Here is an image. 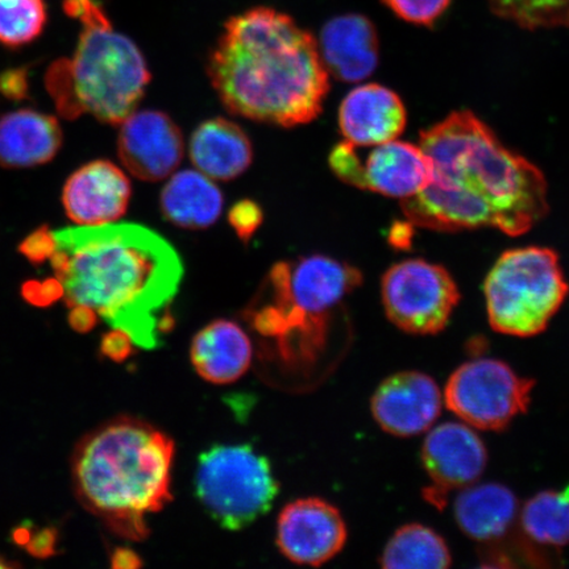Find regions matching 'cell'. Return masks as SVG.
Here are the masks:
<instances>
[{
  "label": "cell",
  "instance_id": "cell-1",
  "mask_svg": "<svg viewBox=\"0 0 569 569\" xmlns=\"http://www.w3.org/2000/svg\"><path fill=\"white\" fill-rule=\"evenodd\" d=\"M419 147L431 160L432 180L401 201L410 226L448 232L493 227L519 237L549 211L543 173L472 112H453L422 131Z\"/></svg>",
  "mask_w": 569,
  "mask_h": 569
},
{
  "label": "cell",
  "instance_id": "cell-2",
  "mask_svg": "<svg viewBox=\"0 0 569 569\" xmlns=\"http://www.w3.org/2000/svg\"><path fill=\"white\" fill-rule=\"evenodd\" d=\"M49 261L69 308L87 306L131 337L158 348L173 327L169 309L180 290V254L144 226L109 223L51 230Z\"/></svg>",
  "mask_w": 569,
  "mask_h": 569
},
{
  "label": "cell",
  "instance_id": "cell-3",
  "mask_svg": "<svg viewBox=\"0 0 569 569\" xmlns=\"http://www.w3.org/2000/svg\"><path fill=\"white\" fill-rule=\"evenodd\" d=\"M209 74L227 110L282 127L315 120L330 89L315 36L268 7L227 21Z\"/></svg>",
  "mask_w": 569,
  "mask_h": 569
},
{
  "label": "cell",
  "instance_id": "cell-4",
  "mask_svg": "<svg viewBox=\"0 0 569 569\" xmlns=\"http://www.w3.org/2000/svg\"><path fill=\"white\" fill-rule=\"evenodd\" d=\"M176 445L138 418L119 417L77 445L71 475L78 500L117 536H149L148 517L172 501Z\"/></svg>",
  "mask_w": 569,
  "mask_h": 569
},
{
  "label": "cell",
  "instance_id": "cell-5",
  "mask_svg": "<svg viewBox=\"0 0 569 569\" xmlns=\"http://www.w3.org/2000/svg\"><path fill=\"white\" fill-rule=\"evenodd\" d=\"M63 10L82 26L71 60L53 63L48 89L63 117L89 113L120 124L137 111L151 73L131 39L113 30L101 0H63Z\"/></svg>",
  "mask_w": 569,
  "mask_h": 569
},
{
  "label": "cell",
  "instance_id": "cell-6",
  "mask_svg": "<svg viewBox=\"0 0 569 569\" xmlns=\"http://www.w3.org/2000/svg\"><path fill=\"white\" fill-rule=\"evenodd\" d=\"M360 270L323 254L280 262L269 273L267 303L276 346L309 359L325 350L330 317L360 287Z\"/></svg>",
  "mask_w": 569,
  "mask_h": 569
},
{
  "label": "cell",
  "instance_id": "cell-7",
  "mask_svg": "<svg viewBox=\"0 0 569 569\" xmlns=\"http://www.w3.org/2000/svg\"><path fill=\"white\" fill-rule=\"evenodd\" d=\"M490 326L502 336L532 338L549 327L569 293L558 254L550 248L511 249L483 284Z\"/></svg>",
  "mask_w": 569,
  "mask_h": 569
},
{
  "label": "cell",
  "instance_id": "cell-8",
  "mask_svg": "<svg viewBox=\"0 0 569 569\" xmlns=\"http://www.w3.org/2000/svg\"><path fill=\"white\" fill-rule=\"evenodd\" d=\"M196 493L220 526L239 530L272 508L279 482L268 459L253 447L216 446L199 458Z\"/></svg>",
  "mask_w": 569,
  "mask_h": 569
},
{
  "label": "cell",
  "instance_id": "cell-9",
  "mask_svg": "<svg viewBox=\"0 0 569 569\" xmlns=\"http://www.w3.org/2000/svg\"><path fill=\"white\" fill-rule=\"evenodd\" d=\"M533 386L536 381L519 376L507 362L476 359L448 379L445 405L476 430L501 431L528 411Z\"/></svg>",
  "mask_w": 569,
  "mask_h": 569
},
{
  "label": "cell",
  "instance_id": "cell-10",
  "mask_svg": "<svg viewBox=\"0 0 569 569\" xmlns=\"http://www.w3.org/2000/svg\"><path fill=\"white\" fill-rule=\"evenodd\" d=\"M381 298L388 319L398 329L412 336H436L450 322L460 293L443 267L410 259L383 274Z\"/></svg>",
  "mask_w": 569,
  "mask_h": 569
},
{
  "label": "cell",
  "instance_id": "cell-11",
  "mask_svg": "<svg viewBox=\"0 0 569 569\" xmlns=\"http://www.w3.org/2000/svg\"><path fill=\"white\" fill-rule=\"evenodd\" d=\"M361 156L359 148L340 142L330 154V167L341 181L386 197H415L432 180V163L421 147L391 140Z\"/></svg>",
  "mask_w": 569,
  "mask_h": 569
},
{
  "label": "cell",
  "instance_id": "cell-12",
  "mask_svg": "<svg viewBox=\"0 0 569 569\" xmlns=\"http://www.w3.org/2000/svg\"><path fill=\"white\" fill-rule=\"evenodd\" d=\"M422 466L431 481L423 490L432 507L445 508L452 490L478 482L488 465L486 445L465 422L433 425L422 446Z\"/></svg>",
  "mask_w": 569,
  "mask_h": 569
},
{
  "label": "cell",
  "instance_id": "cell-13",
  "mask_svg": "<svg viewBox=\"0 0 569 569\" xmlns=\"http://www.w3.org/2000/svg\"><path fill=\"white\" fill-rule=\"evenodd\" d=\"M340 511L322 498H300L281 510L276 543L296 565L319 567L336 558L347 542Z\"/></svg>",
  "mask_w": 569,
  "mask_h": 569
},
{
  "label": "cell",
  "instance_id": "cell-14",
  "mask_svg": "<svg viewBox=\"0 0 569 569\" xmlns=\"http://www.w3.org/2000/svg\"><path fill=\"white\" fill-rule=\"evenodd\" d=\"M445 397L429 375L405 371L388 377L371 401L377 425L390 436L410 438L431 429L442 415Z\"/></svg>",
  "mask_w": 569,
  "mask_h": 569
},
{
  "label": "cell",
  "instance_id": "cell-15",
  "mask_svg": "<svg viewBox=\"0 0 569 569\" xmlns=\"http://www.w3.org/2000/svg\"><path fill=\"white\" fill-rule=\"evenodd\" d=\"M120 126L118 153L128 172L148 182L174 173L183 158V138L172 119L160 111H134Z\"/></svg>",
  "mask_w": 569,
  "mask_h": 569
},
{
  "label": "cell",
  "instance_id": "cell-16",
  "mask_svg": "<svg viewBox=\"0 0 569 569\" xmlns=\"http://www.w3.org/2000/svg\"><path fill=\"white\" fill-rule=\"evenodd\" d=\"M131 182L116 163L97 160L76 170L62 191L67 216L78 226L117 222L131 199Z\"/></svg>",
  "mask_w": 569,
  "mask_h": 569
},
{
  "label": "cell",
  "instance_id": "cell-17",
  "mask_svg": "<svg viewBox=\"0 0 569 569\" xmlns=\"http://www.w3.org/2000/svg\"><path fill=\"white\" fill-rule=\"evenodd\" d=\"M407 109L395 91L381 84H362L345 98L339 126L347 142L375 147L396 140L407 127Z\"/></svg>",
  "mask_w": 569,
  "mask_h": 569
},
{
  "label": "cell",
  "instance_id": "cell-18",
  "mask_svg": "<svg viewBox=\"0 0 569 569\" xmlns=\"http://www.w3.org/2000/svg\"><path fill=\"white\" fill-rule=\"evenodd\" d=\"M320 59L329 74L356 83L371 76L379 63V38L372 21L358 13L333 18L320 31Z\"/></svg>",
  "mask_w": 569,
  "mask_h": 569
},
{
  "label": "cell",
  "instance_id": "cell-19",
  "mask_svg": "<svg viewBox=\"0 0 569 569\" xmlns=\"http://www.w3.org/2000/svg\"><path fill=\"white\" fill-rule=\"evenodd\" d=\"M252 359V341L233 320H213L191 341L190 360L196 372L217 386L238 381L251 367Z\"/></svg>",
  "mask_w": 569,
  "mask_h": 569
},
{
  "label": "cell",
  "instance_id": "cell-20",
  "mask_svg": "<svg viewBox=\"0 0 569 569\" xmlns=\"http://www.w3.org/2000/svg\"><path fill=\"white\" fill-rule=\"evenodd\" d=\"M62 146L57 119L44 112L21 109L0 118V166L27 169L56 158Z\"/></svg>",
  "mask_w": 569,
  "mask_h": 569
},
{
  "label": "cell",
  "instance_id": "cell-21",
  "mask_svg": "<svg viewBox=\"0 0 569 569\" xmlns=\"http://www.w3.org/2000/svg\"><path fill=\"white\" fill-rule=\"evenodd\" d=\"M190 159L199 172L216 181H230L251 166L252 144L238 124L211 119L190 140Z\"/></svg>",
  "mask_w": 569,
  "mask_h": 569
},
{
  "label": "cell",
  "instance_id": "cell-22",
  "mask_svg": "<svg viewBox=\"0 0 569 569\" xmlns=\"http://www.w3.org/2000/svg\"><path fill=\"white\" fill-rule=\"evenodd\" d=\"M453 511L467 537L478 542H493L516 522L519 503L516 495L502 483L475 482L460 490Z\"/></svg>",
  "mask_w": 569,
  "mask_h": 569
},
{
  "label": "cell",
  "instance_id": "cell-23",
  "mask_svg": "<svg viewBox=\"0 0 569 569\" xmlns=\"http://www.w3.org/2000/svg\"><path fill=\"white\" fill-rule=\"evenodd\" d=\"M163 217L182 229L202 230L216 223L223 210V194L199 170H182L170 177L160 197Z\"/></svg>",
  "mask_w": 569,
  "mask_h": 569
},
{
  "label": "cell",
  "instance_id": "cell-24",
  "mask_svg": "<svg viewBox=\"0 0 569 569\" xmlns=\"http://www.w3.org/2000/svg\"><path fill=\"white\" fill-rule=\"evenodd\" d=\"M387 569H445L452 557L443 537L425 525L410 523L398 529L381 553Z\"/></svg>",
  "mask_w": 569,
  "mask_h": 569
},
{
  "label": "cell",
  "instance_id": "cell-25",
  "mask_svg": "<svg viewBox=\"0 0 569 569\" xmlns=\"http://www.w3.org/2000/svg\"><path fill=\"white\" fill-rule=\"evenodd\" d=\"M518 517L533 542L549 547L569 545V498L565 493L540 492L526 502Z\"/></svg>",
  "mask_w": 569,
  "mask_h": 569
},
{
  "label": "cell",
  "instance_id": "cell-26",
  "mask_svg": "<svg viewBox=\"0 0 569 569\" xmlns=\"http://www.w3.org/2000/svg\"><path fill=\"white\" fill-rule=\"evenodd\" d=\"M47 20L46 0H0V44H31L44 31Z\"/></svg>",
  "mask_w": 569,
  "mask_h": 569
},
{
  "label": "cell",
  "instance_id": "cell-27",
  "mask_svg": "<svg viewBox=\"0 0 569 569\" xmlns=\"http://www.w3.org/2000/svg\"><path fill=\"white\" fill-rule=\"evenodd\" d=\"M489 4L498 17L528 30L569 21V0H489Z\"/></svg>",
  "mask_w": 569,
  "mask_h": 569
},
{
  "label": "cell",
  "instance_id": "cell-28",
  "mask_svg": "<svg viewBox=\"0 0 569 569\" xmlns=\"http://www.w3.org/2000/svg\"><path fill=\"white\" fill-rule=\"evenodd\" d=\"M398 18L412 24L431 26L451 0H382Z\"/></svg>",
  "mask_w": 569,
  "mask_h": 569
},
{
  "label": "cell",
  "instance_id": "cell-29",
  "mask_svg": "<svg viewBox=\"0 0 569 569\" xmlns=\"http://www.w3.org/2000/svg\"><path fill=\"white\" fill-rule=\"evenodd\" d=\"M20 251L34 266L42 264L53 252L52 231L47 227L34 231L20 246Z\"/></svg>",
  "mask_w": 569,
  "mask_h": 569
},
{
  "label": "cell",
  "instance_id": "cell-30",
  "mask_svg": "<svg viewBox=\"0 0 569 569\" xmlns=\"http://www.w3.org/2000/svg\"><path fill=\"white\" fill-rule=\"evenodd\" d=\"M231 224L241 239H248L261 223V211L252 202H240L231 211Z\"/></svg>",
  "mask_w": 569,
  "mask_h": 569
},
{
  "label": "cell",
  "instance_id": "cell-31",
  "mask_svg": "<svg viewBox=\"0 0 569 569\" xmlns=\"http://www.w3.org/2000/svg\"><path fill=\"white\" fill-rule=\"evenodd\" d=\"M26 300L36 306H48L63 296V289L59 280L51 279L44 282H28L23 288Z\"/></svg>",
  "mask_w": 569,
  "mask_h": 569
},
{
  "label": "cell",
  "instance_id": "cell-32",
  "mask_svg": "<svg viewBox=\"0 0 569 569\" xmlns=\"http://www.w3.org/2000/svg\"><path fill=\"white\" fill-rule=\"evenodd\" d=\"M133 341L127 332L112 329L102 339L101 351L107 359L123 361L132 353Z\"/></svg>",
  "mask_w": 569,
  "mask_h": 569
},
{
  "label": "cell",
  "instance_id": "cell-33",
  "mask_svg": "<svg viewBox=\"0 0 569 569\" xmlns=\"http://www.w3.org/2000/svg\"><path fill=\"white\" fill-rule=\"evenodd\" d=\"M57 531L52 528L41 529L28 536L26 547L36 558L52 557L56 551Z\"/></svg>",
  "mask_w": 569,
  "mask_h": 569
},
{
  "label": "cell",
  "instance_id": "cell-34",
  "mask_svg": "<svg viewBox=\"0 0 569 569\" xmlns=\"http://www.w3.org/2000/svg\"><path fill=\"white\" fill-rule=\"evenodd\" d=\"M69 323L71 329L78 332H89L98 322V315L87 306H73L70 308Z\"/></svg>",
  "mask_w": 569,
  "mask_h": 569
},
{
  "label": "cell",
  "instance_id": "cell-35",
  "mask_svg": "<svg viewBox=\"0 0 569 569\" xmlns=\"http://www.w3.org/2000/svg\"><path fill=\"white\" fill-rule=\"evenodd\" d=\"M111 563L117 569H134L141 567V559L132 550L117 549L112 553Z\"/></svg>",
  "mask_w": 569,
  "mask_h": 569
},
{
  "label": "cell",
  "instance_id": "cell-36",
  "mask_svg": "<svg viewBox=\"0 0 569 569\" xmlns=\"http://www.w3.org/2000/svg\"><path fill=\"white\" fill-rule=\"evenodd\" d=\"M17 565L10 563V561H7L6 559L0 558V568H12Z\"/></svg>",
  "mask_w": 569,
  "mask_h": 569
}]
</instances>
